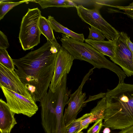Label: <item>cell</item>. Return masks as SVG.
Segmentation results:
<instances>
[{
  "label": "cell",
  "mask_w": 133,
  "mask_h": 133,
  "mask_svg": "<svg viewBox=\"0 0 133 133\" xmlns=\"http://www.w3.org/2000/svg\"><path fill=\"white\" fill-rule=\"evenodd\" d=\"M41 16V11L38 8H29L22 18L18 38L24 51L33 48L40 43L41 33L39 22Z\"/></svg>",
  "instance_id": "cell-4"
},
{
  "label": "cell",
  "mask_w": 133,
  "mask_h": 133,
  "mask_svg": "<svg viewBox=\"0 0 133 133\" xmlns=\"http://www.w3.org/2000/svg\"><path fill=\"white\" fill-rule=\"evenodd\" d=\"M47 40L38 49L24 56L12 59L14 70L35 102L48 91L53 76L57 53Z\"/></svg>",
  "instance_id": "cell-1"
},
{
  "label": "cell",
  "mask_w": 133,
  "mask_h": 133,
  "mask_svg": "<svg viewBox=\"0 0 133 133\" xmlns=\"http://www.w3.org/2000/svg\"><path fill=\"white\" fill-rule=\"evenodd\" d=\"M94 68L90 69L83 78L81 83L78 88L73 94H70L68 100L67 107L64 114V122L66 126L76 119L77 114L85 106V100L87 98L85 92L83 93V87L90 76L93 72Z\"/></svg>",
  "instance_id": "cell-8"
},
{
  "label": "cell",
  "mask_w": 133,
  "mask_h": 133,
  "mask_svg": "<svg viewBox=\"0 0 133 133\" xmlns=\"http://www.w3.org/2000/svg\"><path fill=\"white\" fill-rule=\"evenodd\" d=\"M62 45L70 54L74 59L84 61L91 64L94 68H104L115 73L118 76L119 83H124L126 77L121 69L110 61L92 46L89 44L73 39L62 34Z\"/></svg>",
  "instance_id": "cell-3"
},
{
  "label": "cell",
  "mask_w": 133,
  "mask_h": 133,
  "mask_svg": "<svg viewBox=\"0 0 133 133\" xmlns=\"http://www.w3.org/2000/svg\"><path fill=\"white\" fill-rule=\"evenodd\" d=\"M111 130L109 128L105 127L103 129V133H110Z\"/></svg>",
  "instance_id": "cell-27"
},
{
  "label": "cell",
  "mask_w": 133,
  "mask_h": 133,
  "mask_svg": "<svg viewBox=\"0 0 133 133\" xmlns=\"http://www.w3.org/2000/svg\"><path fill=\"white\" fill-rule=\"evenodd\" d=\"M106 107L105 97L98 101L96 106L89 113L86 114L79 118L81 123V128L77 133L87 129L92 123L104 119V111Z\"/></svg>",
  "instance_id": "cell-12"
},
{
  "label": "cell",
  "mask_w": 133,
  "mask_h": 133,
  "mask_svg": "<svg viewBox=\"0 0 133 133\" xmlns=\"http://www.w3.org/2000/svg\"><path fill=\"white\" fill-rule=\"evenodd\" d=\"M33 0H25L17 2L0 1V20L2 19L5 15L11 9L21 4L29 2H33Z\"/></svg>",
  "instance_id": "cell-18"
},
{
  "label": "cell",
  "mask_w": 133,
  "mask_h": 133,
  "mask_svg": "<svg viewBox=\"0 0 133 133\" xmlns=\"http://www.w3.org/2000/svg\"><path fill=\"white\" fill-rule=\"evenodd\" d=\"M103 119L99 120L88 130L87 133H99L102 126H103Z\"/></svg>",
  "instance_id": "cell-22"
},
{
  "label": "cell",
  "mask_w": 133,
  "mask_h": 133,
  "mask_svg": "<svg viewBox=\"0 0 133 133\" xmlns=\"http://www.w3.org/2000/svg\"><path fill=\"white\" fill-rule=\"evenodd\" d=\"M125 38L126 44L131 52L133 56V43L131 42L129 37L126 33L125 34Z\"/></svg>",
  "instance_id": "cell-25"
},
{
  "label": "cell",
  "mask_w": 133,
  "mask_h": 133,
  "mask_svg": "<svg viewBox=\"0 0 133 133\" xmlns=\"http://www.w3.org/2000/svg\"><path fill=\"white\" fill-rule=\"evenodd\" d=\"M0 85L20 95L32 98L14 70L8 68L1 63Z\"/></svg>",
  "instance_id": "cell-11"
},
{
  "label": "cell",
  "mask_w": 133,
  "mask_h": 133,
  "mask_svg": "<svg viewBox=\"0 0 133 133\" xmlns=\"http://www.w3.org/2000/svg\"><path fill=\"white\" fill-rule=\"evenodd\" d=\"M52 28L55 31L61 33L77 41L84 42L85 39L83 34L76 33L66 28L57 22L54 18L50 15L47 19Z\"/></svg>",
  "instance_id": "cell-16"
},
{
  "label": "cell",
  "mask_w": 133,
  "mask_h": 133,
  "mask_svg": "<svg viewBox=\"0 0 133 133\" xmlns=\"http://www.w3.org/2000/svg\"><path fill=\"white\" fill-rule=\"evenodd\" d=\"M118 133H133V125L122 130Z\"/></svg>",
  "instance_id": "cell-26"
},
{
  "label": "cell",
  "mask_w": 133,
  "mask_h": 133,
  "mask_svg": "<svg viewBox=\"0 0 133 133\" xmlns=\"http://www.w3.org/2000/svg\"><path fill=\"white\" fill-rule=\"evenodd\" d=\"M125 32H119L118 38L115 40V56L110 59L119 65L128 77L133 75V56L126 44Z\"/></svg>",
  "instance_id": "cell-9"
},
{
  "label": "cell",
  "mask_w": 133,
  "mask_h": 133,
  "mask_svg": "<svg viewBox=\"0 0 133 133\" xmlns=\"http://www.w3.org/2000/svg\"><path fill=\"white\" fill-rule=\"evenodd\" d=\"M0 63L8 68L14 70L12 59L6 49L0 48Z\"/></svg>",
  "instance_id": "cell-19"
},
{
  "label": "cell",
  "mask_w": 133,
  "mask_h": 133,
  "mask_svg": "<svg viewBox=\"0 0 133 133\" xmlns=\"http://www.w3.org/2000/svg\"><path fill=\"white\" fill-rule=\"evenodd\" d=\"M76 8L77 14L82 20L99 30L108 40H115L118 38L120 32L102 17L98 8L89 9L81 5Z\"/></svg>",
  "instance_id": "cell-6"
},
{
  "label": "cell",
  "mask_w": 133,
  "mask_h": 133,
  "mask_svg": "<svg viewBox=\"0 0 133 133\" xmlns=\"http://www.w3.org/2000/svg\"><path fill=\"white\" fill-rule=\"evenodd\" d=\"M58 93V87L55 93L49 89L40 101L41 123L46 133H64L56 110Z\"/></svg>",
  "instance_id": "cell-5"
},
{
  "label": "cell",
  "mask_w": 133,
  "mask_h": 133,
  "mask_svg": "<svg viewBox=\"0 0 133 133\" xmlns=\"http://www.w3.org/2000/svg\"><path fill=\"white\" fill-rule=\"evenodd\" d=\"M90 26L91 28L89 27V34L88 38L94 40H104L105 37L102 33L95 27Z\"/></svg>",
  "instance_id": "cell-21"
},
{
  "label": "cell",
  "mask_w": 133,
  "mask_h": 133,
  "mask_svg": "<svg viewBox=\"0 0 133 133\" xmlns=\"http://www.w3.org/2000/svg\"><path fill=\"white\" fill-rule=\"evenodd\" d=\"M85 41L101 53L109 57L110 59L114 57L115 40L96 41L87 38Z\"/></svg>",
  "instance_id": "cell-14"
},
{
  "label": "cell",
  "mask_w": 133,
  "mask_h": 133,
  "mask_svg": "<svg viewBox=\"0 0 133 133\" xmlns=\"http://www.w3.org/2000/svg\"><path fill=\"white\" fill-rule=\"evenodd\" d=\"M15 114L9 108L6 103L0 99V133H10L17 124L14 117Z\"/></svg>",
  "instance_id": "cell-13"
},
{
  "label": "cell",
  "mask_w": 133,
  "mask_h": 133,
  "mask_svg": "<svg viewBox=\"0 0 133 133\" xmlns=\"http://www.w3.org/2000/svg\"><path fill=\"white\" fill-rule=\"evenodd\" d=\"M78 133H83V132L82 131H81L80 132H79Z\"/></svg>",
  "instance_id": "cell-28"
},
{
  "label": "cell",
  "mask_w": 133,
  "mask_h": 133,
  "mask_svg": "<svg viewBox=\"0 0 133 133\" xmlns=\"http://www.w3.org/2000/svg\"></svg>",
  "instance_id": "cell-29"
},
{
  "label": "cell",
  "mask_w": 133,
  "mask_h": 133,
  "mask_svg": "<svg viewBox=\"0 0 133 133\" xmlns=\"http://www.w3.org/2000/svg\"><path fill=\"white\" fill-rule=\"evenodd\" d=\"M81 126L79 118L75 119L66 126L64 133H77L80 128Z\"/></svg>",
  "instance_id": "cell-20"
},
{
  "label": "cell",
  "mask_w": 133,
  "mask_h": 133,
  "mask_svg": "<svg viewBox=\"0 0 133 133\" xmlns=\"http://www.w3.org/2000/svg\"><path fill=\"white\" fill-rule=\"evenodd\" d=\"M74 60L70 54L62 46L57 54L54 75L49 88L53 93L59 85L64 75L69 73Z\"/></svg>",
  "instance_id": "cell-10"
},
{
  "label": "cell",
  "mask_w": 133,
  "mask_h": 133,
  "mask_svg": "<svg viewBox=\"0 0 133 133\" xmlns=\"http://www.w3.org/2000/svg\"><path fill=\"white\" fill-rule=\"evenodd\" d=\"M105 97L103 125L122 130L133 125V84L118 83L113 89L108 90Z\"/></svg>",
  "instance_id": "cell-2"
},
{
  "label": "cell",
  "mask_w": 133,
  "mask_h": 133,
  "mask_svg": "<svg viewBox=\"0 0 133 133\" xmlns=\"http://www.w3.org/2000/svg\"><path fill=\"white\" fill-rule=\"evenodd\" d=\"M33 2L38 4L42 9L49 7H56L68 8L70 7L76 8L77 6L73 1L64 0H33Z\"/></svg>",
  "instance_id": "cell-17"
},
{
  "label": "cell",
  "mask_w": 133,
  "mask_h": 133,
  "mask_svg": "<svg viewBox=\"0 0 133 133\" xmlns=\"http://www.w3.org/2000/svg\"></svg>",
  "instance_id": "cell-30"
},
{
  "label": "cell",
  "mask_w": 133,
  "mask_h": 133,
  "mask_svg": "<svg viewBox=\"0 0 133 133\" xmlns=\"http://www.w3.org/2000/svg\"><path fill=\"white\" fill-rule=\"evenodd\" d=\"M108 6L118 8L119 10L124 11H133V2L130 3L127 6H120L113 5H108Z\"/></svg>",
  "instance_id": "cell-24"
},
{
  "label": "cell",
  "mask_w": 133,
  "mask_h": 133,
  "mask_svg": "<svg viewBox=\"0 0 133 133\" xmlns=\"http://www.w3.org/2000/svg\"><path fill=\"white\" fill-rule=\"evenodd\" d=\"M9 45L6 36L0 31V48L6 49Z\"/></svg>",
  "instance_id": "cell-23"
},
{
  "label": "cell",
  "mask_w": 133,
  "mask_h": 133,
  "mask_svg": "<svg viewBox=\"0 0 133 133\" xmlns=\"http://www.w3.org/2000/svg\"><path fill=\"white\" fill-rule=\"evenodd\" d=\"M39 27L41 34L43 35L47 40L50 42L53 46L59 51L61 46L55 38L51 26L48 19L42 15L39 20Z\"/></svg>",
  "instance_id": "cell-15"
},
{
  "label": "cell",
  "mask_w": 133,
  "mask_h": 133,
  "mask_svg": "<svg viewBox=\"0 0 133 133\" xmlns=\"http://www.w3.org/2000/svg\"><path fill=\"white\" fill-rule=\"evenodd\" d=\"M10 109L15 114H22L30 117L38 110L36 102L30 98L8 89L0 85Z\"/></svg>",
  "instance_id": "cell-7"
}]
</instances>
